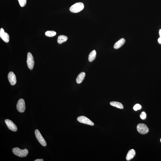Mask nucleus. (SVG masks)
<instances>
[{"label":"nucleus","mask_w":161,"mask_h":161,"mask_svg":"<svg viewBox=\"0 0 161 161\" xmlns=\"http://www.w3.org/2000/svg\"><path fill=\"white\" fill-rule=\"evenodd\" d=\"M12 152L15 155L20 157H25L28 154V151L27 149L21 150L18 148H13Z\"/></svg>","instance_id":"obj_1"},{"label":"nucleus","mask_w":161,"mask_h":161,"mask_svg":"<svg viewBox=\"0 0 161 161\" xmlns=\"http://www.w3.org/2000/svg\"><path fill=\"white\" fill-rule=\"evenodd\" d=\"M84 7V4L82 2L76 3L70 7V11L73 13H77L83 9Z\"/></svg>","instance_id":"obj_2"},{"label":"nucleus","mask_w":161,"mask_h":161,"mask_svg":"<svg viewBox=\"0 0 161 161\" xmlns=\"http://www.w3.org/2000/svg\"><path fill=\"white\" fill-rule=\"evenodd\" d=\"M35 133L36 139L41 145L43 146H46V142L43 137H42L39 130L37 129L36 130H35Z\"/></svg>","instance_id":"obj_3"},{"label":"nucleus","mask_w":161,"mask_h":161,"mask_svg":"<svg viewBox=\"0 0 161 161\" xmlns=\"http://www.w3.org/2000/svg\"><path fill=\"white\" fill-rule=\"evenodd\" d=\"M137 129L138 131L142 134H146L149 131L148 127L143 124H139L137 126Z\"/></svg>","instance_id":"obj_4"},{"label":"nucleus","mask_w":161,"mask_h":161,"mask_svg":"<svg viewBox=\"0 0 161 161\" xmlns=\"http://www.w3.org/2000/svg\"><path fill=\"white\" fill-rule=\"evenodd\" d=\"M27 66L30 70L33 69L34 64V61L33 55L30 52L27 53Z\"/></svg>","instance_id":"obj_5"},{"label":"nucleus","mask_w":161,"mask_h":161,"mask_svg":"<svg viewBox=\"0 0 161 161\" xmlns=\"http://www.w3.org/2000/svg\"><path fill=\"white\" fill-rule=\"evenodd\" d=\"M16 108L18 111L19 112H24L25 110V103L23 99H21L18 101L17 104Z\"/></svg>","instance_id":"obj_6"},{"label":"nucleus","mask_w":161,"mask_h":161,"mask_svg":"<svg viewBox=\"0 0 161 161\" xmlns=\"http://www.w3.org/2000/svg\"><path fill=\"white\" fill-rule=\"evenodd\" d=\"M77 120L78 122L81 123L87 124L92 126L94 125V123L92 121L85 116H79L77 118Z\"/></svg>","instance_id":"obj_7"},{"label":"nucleus","mask_w":161,"mask_h":161,"mask_svg":"<svg viewBox=\"0 0 161 161\" xmlns=\"http://www.w3.org/2000/svg\"><path fill=\"white\" fill-rule=\"evenodd\" d=\"M5 122L9 129L13 132H16L17 131V127L11 121L8 119H6L5 120Z\"/></svg>","instance_id":"obj_8"},{"label":"nucleus","mask_w":161,"mask_h":161,"mask_svg":"<svg viewBox=\"0 0 161 161\" xmlns=\"http://www.w3.org/2000/svg\"><path fill=\"white\" fill-rule=\"evenodd\" d=\"M8 78L11 85H14L16 84V76L13 72H10L9 73Z\"/></svg>","instance_id":"obj_9"},{"label":"nucleus","mask_w":161,"mask_h":161,"mask_svg":"<svg viewBox=\"0 0 161 161\" xmlns=\"http://www.w3.org/2000/svg\"><path fill=\"white\" fill-rule=\"evenodd\" d=\"M125 39H124V38H122V39H120L118 42H116V43L115 44L114 46V48L117 49L120 48L125 44Z\"/></svg>","instance_id":"obj_10"},{"label":"nucleus","mask_w":161,"mask_h":161,"mask_svg":"<svg viewBox=\"0 0 161 161\" xmlns=\"http://www.w3.org/2000/svg\"><path fill=\"white\" fill-rule=\"evenodd\" d=\"M136 155V152L133 149H131L128 152L126 157V160L129 161L131 160Z\"/></svg>","instance_id":"obj_11"},{"label":"nucleus","mask_w":161,"mask_h":161,"mask_svg":"<svg viewBox=\"0 0 161 161\" xmlns=\"http://www.w3.org/2000/svg\"><path fill=\"white\" fill-rule=\"evenodd\" d=\"M85 76V73L82 72L78 75L76 79V82L77 83L79 84L82 83L83 81Z\"/></svg>","instance_id":"obj_12"},{"label":"nucleus","mask_w":161,"mask_h":161,"mask_svg":"<svg viewBox=\"0 0 161 161\" xmlns=\"http://www.w3.org/2000/svg\"><path fill=\"white\" fill-rule=\"evenodd\" d=\"M0 37L2 40L6 43H8L9 41V36L8 33L6 32H4L0 34Z\"/></svg>","instance_id":"obj_13"},{"label":"nucleus","mask_w":161,"mask_h":161,"mask_svg":"<svg viewBox=\"0 0 161 161\" xmlns=\"http://www.w3.org/2000/svg\"><path fill=\"white\" fill-rule=\"evenodd\" d=\"M96 52L95 50H93L89 54L88 60L90 62H93L94 61L96 57Z\"/></svg>","instance_id":"obj_14"},{"label":"nucleus","mask_w":161,"mask_h":161,"mask_svg":"<svg viewBox=\"0 0 161 161\" xmlns=\"http://www.w3.org/2000/svg\"><path fill=\"white\" fill-rule=\"evenodd\" d=\"M68 39L67 36L63 35H61L58 37L57 42L59 44H62L63 43L66 41Z\"/></svg>","instance_id":"obj_15"},{"label":"nucleus","mask_w":161,"mask_h":161,"mask_svg":"<svg viewBox=\"0 0 161 161\" xmlns=\"http://www.w3.org/2000/svg\"><path fill=\"white\" fill-rule=\"evenodd\" d=\"M110 105L112 106L117 107L120 109H123L124 108L123 105L121 103L117 102H110Z\"/></svg>","instance_id":"obj_16"},{"label":"nucleus","mask_w":161,"mask_h":161,"mask_svg":"<svg viewBox=\"0 0 161 161\" xmlns=\"http://www.w3.org/2000/svg\"><path fill=\"white\" fill-rule=\"evenodd\" d=\"M46 36L49 37H52L54 36L56 34V32L53 31H47L45 33Z\"/></svg>","instance_id":"obj_17"},{"label":"nucleus","mask_w":161,"mask_h":161,"mask_svg":"<svg viewBox=\"0 0 161 161\" xmlns=\"http://www.w3.org/2000/svg\"><path fill=\"white\" fill-rule=\"evenodd\" d=\"M20 5L21 7L25 6L27 3V0H18Z\"/></svg>","instance_id":"obj_18"},{"label":"nucleus","mask_w":161,"mask_h":161,"mask_svg":"<svg viewBox=\"0 0 161 161\" xmlns=\"http://www.w3.org/2000/svg\"><path fill=\"white\" fill-rule=\"evenodd\" d=\"M142 108V107L139 104H136L133 107V109L135 111H137L138 110L141 109Z\"/></svg>","instance_id":"obj_19"},{"label":"nucleus","mask_w":161,"mask_h":161,"mask_svg":"<svg viewBox=\"0 0 161 161\" xmlns=\"http://www.w3.org/2000/svg\"><path fill=\"white\" fill-rule=\"evenodd\" d=\"M146 114L145 112H143L140 115V117L143 120L145 119L146 118Z\"/></svg>","instance_id":"obj_20"},{"label":"nucleus","mask_w":161,"mask_h":161,"mask_svg":"<svg viewBox=\"0 0 161 161\" xmlns=\"http://www.w3.org/2000/svg\"><path fill=\"white\" fill-rule=\"evenodd\" d=\"M4 31L3 29L1 28L0 29V34H1L4 33Z\"/></svg>","instance_id":"obj_21"},{"label":"nucleus","mask_w":161,"mask_h":161,"mask_svg":"<svg viewBox=\"0 0 161 161\" xmlns=\"http://www.w3.org/2000/svg\"><path fill=\"white\" fill-rule=\"evenodd\" d=\"M44 160L43 159H37L35 160L34 161H43Z\"/></svg>","instance_id":"obj_22"},{"label":"nucleus","mask_w":161,"mask_h":161,"mask_svg":"<svg viewBox=\"0 0 161 161\" xmlns=\"http://www.w3.org/2000/svg\"><path fill=\"white\" fill-rule=\"evenodd\" d=\"M158 42H159V43H160L161 44V37H160L158 39Z\"/></svg>","instance_id":"obj_23"},{"label":"nucleus","mask_w":161,"mask_h":161,"mask_svg":"<svg viewBox=\"0 0 161 161\" xmlns=\"http://www.w3.org/2000/svg\"><path fill=\"white\" fill-rule=\"evenodd\" d=\"M159 34H160V36L161 37V29L159 31Z\"/></svg>","instance_id":"obj_24"},{"label":"nucleus","mask_w":161,"mask_h":161,"mask_svg":"<svg viewBox=\"0 0 161 161\" xmlns=\"http://www.w3.org/2000/svg\"></svg>","instance_id":"obj_25"}]
</instances>
